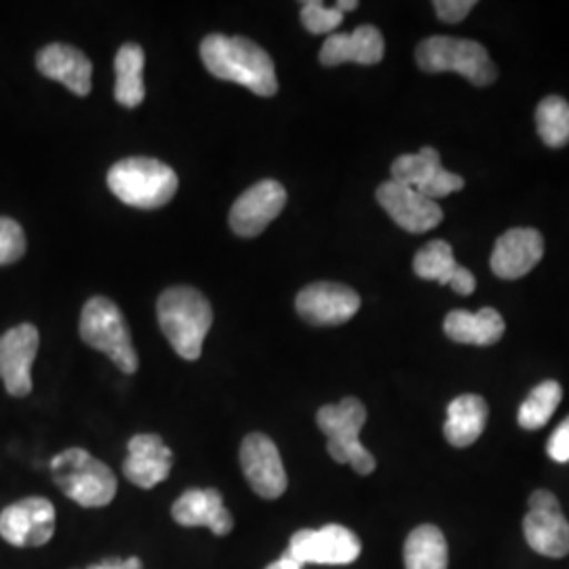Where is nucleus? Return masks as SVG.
Segmentation results:
<instances>
[{"instance_id": "9", "label": "nucleus", "mask_w": 569, "mask_h": 569, "mask_svg": "<svg viewBox=\"0 0 569 569\" xmlns=\"http://www.w3.org/2000/svg\"><path fill=\"white\" fill-rule=\"evenodd\" d=\"M56 533V507L47 498H23L0 512V538L16 549L44 547Z\"/></svg>"}, {"instance_id": "21", "label": "nucleus", "mask_w": 569, "mask_h": 569, "mask_svg": "<svg viewBox=\"0 0 569 569\" xmlns=\"http://www.w3.org/2000/svg\"><path fill=\"white\" fill-rule=\"evenodd\" d=\"M385 37L376 26H359L355 32L329 34L321 47L319 60L323 66H340V63H361L373 66L385 58Z\"/></svg>"}, {"instance_id": "8", "label": "nucleus", "mask_w": 569, "mask_h": 569, "mask_svg": "<svg viewBox=\"0 0 569 569\" xmlns=\"http://www.w3.org/2000/svg\"><path fill=\"white\" fill-rule=\"evenodd\" d=\"M361 555V540L352 529L331 523L321 529H300L291 536L284 557L300 568L315 566H348Z\"/></svg>"}, {"instance_id": "18", "label": "nucleus", "mask_w": 569, "mask_h": 569, "mask_svg": "<svg viewBox=\"0 0 569 569\" xmlns=\"http://www.w3.org/2000/svg\"><path fill=\"white\" fill-rule=\"evenodd\" d=\"M129 456L122 465L124 477L142 489L157 488L171 475L173 453L159 435H136L129 441Z\"/></svg>"}, {"instance_id": "27", "label": "nucleus", "mask_w": 569, "mask_h": 569, "mask_svg": "<svg viewBox=\"0 0 569 569\" xmlns=\"http://www.w3.org/2000/svg\"><path fill=\"white\" fill-rule=\"evenodd\" d=\"M563 399V388L555 380H547L542 385L533 388L528 395V399L523 401V406L519 409V427L526 430H538V428L549 425L552 413L557 411V407Z\"/></svg>"}, {"instance_id": "20", "label": "nucleus", "mask_w": 569, "mask_h": 569, "mask_svg": "<svg viewBox=\"0 0 569 569\" xmlns=\"http://www.w3.org/2000/svg\"><path fill=\"white\" fill-rule=\"evenodd\" d=\"M37 68L42 77L66 84L74 96L84 98L91 91L93 66L77 47L63 42H51L42 47L37 56Z\"/></svg>"}, {"instance_id": "12", "label": "nucleus", "mask_w": 569, "mask_h": 569, "mask_svg": "<svg viewBox=\"0 0 569 569\" xmlns=\"http://www.w3.org/2000/svg\"><path fill=\"white\" fill-rule=\"evenodd\" d=\"M41 345L39 329L30 323L11 327L0 336V380L11 397L32 392V363Z\"/></svg>"}, {"instance_id": "15", "label": "nucleus", "mask_w": 569, "mask_h": 569, "mask_svg": "<svg viewBox=\"0 0 569 569\" xmlns=\"http://www.w3.org/2000/svg\"><path fill=\"white\" fill-rule=\"evenodd\" d=\"M287 203V190L277 180H262L247 188L230 209V228L244 239L262 234Z\"/></svg>"}, {"instance_id": "16", "label": "nucleus", "mask_w": 569, "mask_h": 569, "mask_svg": "<svg viewBox=\"0 0 569 569\" xmlns=\"http://www.w3.org/2000/svg\"><path fill=\"white\" fill-rule=\"evenodd\" d=\"M376 199L392 222L411 234H422L443 222V209L437 201L427 199L406 183L388 180L378 188Z\"/></svg>"}, {"instance_id": "24", "label": "nucleus", "mask_w": 569, "mask_h": 569, "mask_svg": "<svg viewBox=\"0 0 569 569\" xmlns=\"http://www.w3.org/2000/svg\"><path fill=\"white\" fill-rule=\"evenodd\" d=\"M488 403L479 395H460L448 407L446 420V439L453 448L472 446L488 425Z\"/></svg>"}, {"instance_id": "6", "label": "nucleus", "mask_w": 569, "mask_h": 569, "mask_svg": "<svg viewBox=\"0 0 569 569\" xmlns=\"http://www.w3.org/2000/svg\"><path fill=\"white\" fill-rule=\"evenodd\" d=\"M416 63L428 74L458 72L477 87L496 81L498 70L489 60L488 49L477 41L453 37H430L418 44Z\"/></svg>"}, {"instance_id": "1", "label": "nucleus", "mask_w": 569, "mask_h": 569, "mask_svg": "<svg viewBox=\"0 0 569 569\" xmlns=\"http://www.w3.org/2000/svg\"><path fill=\"white\" fill-rule=\"evenodd\" d=\"M201 60L216 79L243 84L256 96L270 98L279 89L274 61L244 37L209 34L201 42Z\"/></svg>"}, {"instance_id": "33", "label": "nucleus", "mask_w": 569, "mask_h": 569, "mask_svg": "<svg viewBox=\"0 0 569 569\" xmlns=\"http://www.w3.org/2000/svg\"><path fill=\"white\" fill-rule=\"evenodd\" d=\"M87 569H143L140 557H129V559H106L98 566H91Z\"/></svg>"}, {"instance_id": "17", "label": "nucleus", "mask_w": 569, "mask_h": 569, "mask_svg": "<svg viewBox=\"0 0 569 569\" xmlns=\"http://www.w3.org/2000/svg\"><path fill=\"white\" fill-rule=\"evenodd\" d=\"M545 256V239L533 228H510L493 247L491 270L500 279H521L531 272Z\"/></svg>"}, {"instance_id": "29", "label": "nucleus", "mask_w": 569, "mask_h": 569, "mask_svg": "<svg viewBox=\"0 0 569 569\" xmlns=\"http://www.w3.org/2000/svg\"><path fill=\"white\" fill-rule=\"evenodd\" d=\"M300 18L306 30L312 34H333L338 26H342L345 13H340L336 7H327L326 2L308 0L302 2Z\"/></svg>"}, {"instance_id": "7", "label": "nucleus", "mask_w": 569, "mask_h": 569, "mask_svg": "<svg viewBox=\"0 0 569 569\" xmlns=\"http://www.w3.org/2000/svg\"><path fill=\"white\" fill-rule=\"evenodd\" d=\"M81 338L84 345L103 352L122 373H136L140 367L138 352L131 342L129 327L119 306L108 298H91L81 315Z\"/></svg>"}, {"instance_id": "28", "label": "nucleus", "mask_w": 569, "mask_h": 569, "mask_svg": "<svg viewBox=\"0 0 569 569\" xmlns=\"http://www.w3.org/2000/svg\"><path fill=\"white\" fill-rule=\"evenodd\" d=\"M536 127L549 148H563L569 143V103L559 96L545 98L536 110Z\"/></svg>"}, {"instance_id": "30", "label": "nucleus", "mask_w": 569, "mask_h": 569, "mask_svg": "<svg viewBox=\"0 0 569 569\" xmlns=\"http://www.w3.org/2000/svg\"><path fill=\"white\" fill-rule=\"evenodd\" d=\"M26 253V234L16 220L0 218V266L16 264Z\"/></svg>"}, {"instance_id": "3", "label": "nucleus", "mask_w": 569, "mask_h": 569, "mask_svg": "<svg viewBox=\"0 0 569 569\" xmlns=\"http://www.w3.org/2000/svg\"><path fill=\"white\" fill-rule=\"evenodd\" d=\"M178 173L157 159L131 157L122 159L108 171L112 194L136 209H159L178 192Z\"/></svg>"}, {"instance_id": "4", "label": "nucleus", "mask_w": 569, "mask_h": 569, "mask_svg": "<svg viewBox=\"0 0 569 569\" xmlns=\"http://www.w3.org/2000/svg\"><path fill=\"white\" fill-rule=\"evenodd\" d=\"M58 488L84 509L108 507L117 496V477L102 460L81 448L63 449L51 460Z\"/></svg>"}, {"instance_id": "22", "label": "nucleus", "mask_w": 569, "mask_h": 569, "mask_svg": "<svg viewBox=\"0 0 569 569\" xmlns=\"http://www.w3.org/2000/svg\"><path fill=\"white\" fill-rule=\"evenodd\" d=\"M413 272L425 281H437L439 284H451V289L460 296H470L477 289L475 274L458 264L453 258V249L446 241H430L413 258Z\"/></svg>"}, {"instance_id": "11", "label": "nucleus", "mask_w": 569, "mask_h": 569, "mask_svg": "<svg viewBox=\"0 0 569 569\" xmlns=\"http://www.w3.org/2000/svg\"><path fill=\"white\" fill-rule=\"evenodd\" d=\"M390 176L395 182L406 183L432 201L465 188V178L443 169L441 154L430 146H425L420 152L395 159Z\"/></svg>"}, {"instance_id": "23", "label": "nucleus", "mask_w": 569, "mask_h": 569, "mask_svg": "<svg viewBox=\"0 0 569 569\" xmlns=\"http://www.w3.org/2000/svg\"><path fill=\"white\" fill-rule=\"evenodd\" d=\"M443 329L458 345L491 346L502 340L507 326L496 308H481L479 312L451 310Z\"/></svg>"}, {"instance_id": "14", "label": "nucleus", "mask_w": 569, "mask_h": 569, "mask_svg": "<svg viewBox=\"0 0 569 569\" xmlns=\"http://www.w3.org/2000/svg\"><path fill=\"white\" fill-rule=\"evenodd\" d=\"M361 308V298L355 289L340 283H312L296 298V310L306 323L317 327L342 326Z\"/></svg>"}, {"instance_id": "32", "label": "nucleus", "mask_w": 569, "mask_h": 569, "mask_svg": "<svg viewBox=\"0 0 569 569\" xmlns=\"http://www.w3.org/2000/svg\"><path fill=\"white\" fill-rule=\"evenodd\" d=\"M550 460L559 462V465H568L569 462V418H566L559 427L555 428V432L549 439Z\"/></svg>"}, {"instance_id": "2", "label": "nucleus", "mask_w": 569, "mask_h": 569, "mask_svg": "<svg viewBox=\"0 0 569 569\" xmlns=\"http://www.w3.org/2000/svg\"><path fill=\"white\" fill-rule=\"evenodd\" d=\"M157 317L171 348L186 361H197L213 323V310L203 293L186 284L171 287L157 302Z\"/></svg>"}, {"instance_id": "25", "label": "nucleus", "mask_w": 569, "mask_h": 569, "mask_svg": "<svg viewBox=\"0 0 569 569\" xmlns=\"http://www.w3.org/2000/svg\"><path fill=\"white\" fill-rule=\"evenodd\" d=\"M143 66H146V56L142 47L138 42H124L114 58V72H117L114 98L124 108H138L146 98Z\"/></svg>"}, {"instance_id": "19", "label": "nucleus", "mask_w": 569, "mask_h": 569, "mask_svg": "<svg viewBox=\"0 0 569 569\" xmlns=\"http://www.w3.org/2000/svg\"><path fill=\"white\" fill-rule=\"evenodd\" d=\"M173 521L183 528H209L216 536H226L234 528L232 515L224 507L218 489H188L176 500Z\"/></svg>"}, {"instance_id": "35", "label": "nucleus", "mask_w": 569, "mask_h": 569, "mask_svg": "<svg viewBox=\"0 0 569 569\" xmlns=\"http://www.w3.org/2000/svg\"><path fill=\"white\" fill-rule=\"evenodd\" d=\"M359 7V2L357 0H340V2H336V9L340 11V13H346V11H355Z\"/></svg>"}, {"instance_id": "26", "label": "nucleus", "mask_w": 569, "mask_h": 569, "mask_svg": "<svg viewBox=\"0 0 569 569\" xmlns=\"http://www.w3.org/2000/svg\"><path fill=\"white\" fill-rule=\"evenodd\" d=\"M406 569H448V540L443 531L435 526L413 529L403 549Z\"/></svg>"}, {"instance_id": "10", "label": "nucleus", "mask_w": 569, "mask_h": 569, "mask_svg": "<svg viewBox=\"0 0 569 569\" xmlns=\"http://www.w3.org/2000/svg\"><path fill=\"white\" fill-rule=\"evenodd\" d=\"M529 547L545 557L561 559L569 552V523L559 500L538 489L529 496V512L523 521Z\"/></svg>"}, {"instance_id": "34", "label": "nucleus", "mask_w": 569, "mask_h": 569, "mask_svg": "<svg viewBox=\"0 0 569 569\" xmlns=\"http://www.w3.org/2000/svg\"><path fill=\"white\" fill-rule=\"evenodd\" d=\"M266 569H302L300 568V566H298V563H293V561H291V559H287V557H281V559H279V561H274V563H270V566H268V568Z\"/></svg>"}, {"instance_id": "13", "label": "nucleus", "mask_w": 569, "mask_h": 569, "mask_svg": "<svg viewBox=\"0 0 569 569\" xmlns=\"http://www.w3.org/2000/svg\"><path fill=\"white\" fill-rule=\"evenodd\" d=\"M241 468L251 489L264 498L277 500L287 489V472L279 448L264 432H251L241 443Z\"/></svg>"}, {"instance_id": "31", "label": "nucleus", "mask_w": 569, "mask_h": 569, "mask_svg": "<svg viewBox=\"0 0 569 569\" xmlns=\"http://www.w3.org/2000/svg\"><path fill=\"white\" fill-rule=\"evenodd\" d=\"M475 7H477L475 0H437L435 2V11H437L439 20L448 21V23H458V21L465 20Z\"/></svg>"}, {"instance_id": "5", "label": "nucleus", "mask_w": 569, "mask_h": 569, "mask_svg": "<svg viewBox=\"0 0 569 569\" xmlns=\"http://www.w3.org/2000/svg\"><path fill=\"white\" fill-rule=\"evenodd\" d=\"M366 422V406L355 397H346L336 406L321 407L317 413V425L327 437L329 456L340 465H350L359 475H371L376 470V458L359 441Z\"/></svg>"}]
</instances>
